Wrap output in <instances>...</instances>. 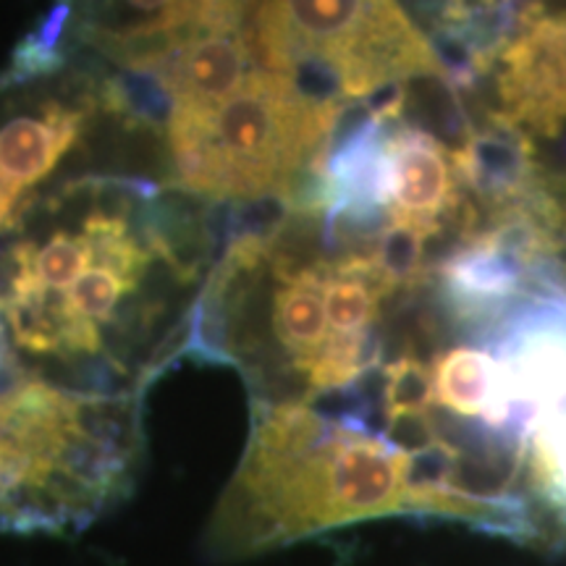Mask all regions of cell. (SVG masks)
Segmentation results:
<instances>
[{
    "instance_id": "6da1fadb",
    "label": "cell",
    "mask_w": 566,
    "mask_h": 566,
    "mask_svg": "<svg viewBox=\"0 0 566 566\" xmlns=\"http://www.w3.org/2000/svg\"><path fill=\"white\" fill-rule=\"evenodd\" d=\"M415 514L412 457L307 405H258L247 454L212 514V558L254 556L378 516Z\"/></svg>"
},
{
    "instance_id": "7a4b0ae2",
    "label": "cell",
    "mask_w": 566,
    "mask_h": 566,
    "mask_svg": "<svg viewBox=\"0 0 566 566\" xmlns=\"http://www.w3.org/2000/svg\"><path fill=\"white\" fill-rule=\"evenodd\" d=\"M346 105L304 95L273 71H252L212 108L168 116L176 179L216 200H286L315 171Z\"/></svg>"
},
{
    "instance_id": "3957f363",
    "label": "cell",
    "mask_w": 566,
    "mask_h": 566,
    "mask_svg": "<svg viewBox=\"0 0 566 566\" xmlns=\"http://www.w3.org/2000/svg\"><path fill=\"white\" fill-rule=\"evenodd\" d=\"M252 61L323 103H363L415 76L443 82L441 61L396 0H247Z\"/></svg>"
},
{
    "instance_id": "277c9868",
    "label": "cell",
    "mask_w": 566,
    "mask_h": 566,
    "mask_svg": "<svg viewBox=\"0 0 566 566\" xmlns=\"http://www.w3.org/2000/svg\"><path fill=\"white\" fill-rule=\"evenodd\" d=\"M480 338L512 405L509 438L527 449L535 424L566 409V286L527 294Z\"/></svg>"
},
{
    "instance_id": "5b68a950",
    "label": "cell",
    "mask_w": 566,
    "mask_h": 566,
    "mask_svg": "<svg viewBox=\"0 0 566 566\" xmlns=\"http://www.w3.org/2000/svg\"><path fill=\"white\" fill-rule=\"evenodd\" d=\"M454 158L459 187L488 208V218L525 208L543 187V168L525 132L491 118L483 129H470Z\"/></svg>"
},
{
    "instance_id": "8992f818",
    "label": "cell",
    "mask_w": 566,
    "mask_h": 566,
    "mask_svg": "<svg viewBox=\"0 0 566 566\" xmlns=\"http://www.w3.org/2000/svg\"><path fill=\"white\" fill-rule=\"evenodd\" d=\"M388 218L436 233L462 202L451 150L417 126H399L388 134Z\"/></svg>"
},
{
    "instance_id": "52a82bcc",
    "label": "cell",
    "mask_w": 566,
    "mask_h": 566,
    "mask_svg": "<svg viewBox=\"0 0 566 566\" xmlns=\"http://www.w3.org/2000/svg\"><path fill=\"white\" fill-rule=\"evenodd\" d=\"M82 124L84 111L48 103L38 113H24L0 126V233L13 223L27 195L74 147Z\"/></svg>"
},
{
    "instance_id": "ba28073f",
    "label": "cell",
    "mask_w": 566,
    "mask_h": 566,
    "mask_svg": "<svg viewBox=\"0 0 566 566\" xmlns=\"http://www.w3.org/2000/svg\"><path fill=\"white\" fill-rule=\"evenodd\" d=\"M252 61L242 32H205L181 42L153 71L174 108H212L242 87Z\"/></svg>"
},
{
    "instance_id": "9c48e42d",
    "label": "cell",
    "mask_w": 566,
    "mask_h": 566,
    "mask_svg": "<svg viewBox=\"0 0 566 566\" xmlns=\"http://www.w3.org/2000/svg\"><path fill=\"white\" fill-rule=\"evenodd\" d=\"M433 378L438 407L464 420H478L488 433L514 443L509 438L512 405L504 394L501 367L485 346H454L438 354L433 359Z\"/></svg>"
},
{
    "instance_id": "30bf717a",
    "label": "cell",
    "mask_w": 566,
    "mask_h": 566,
    "mask_svg": "<svg viewBox=\"0 0 566 566\" xmlns=\"http://www.w3.org/2000/svg\"><path fill=\"white\" fill-rule=\"evenodd\" d=\"M525 488L533 506H541V537L546 543V525L551 522L562 541H566V409L546 415L535 424L527 441Z\"/></svg>"
},
{
    "instance_id": "8fae6325",
    "label": "cell",
    "mask_w": 566,
    "mask_h": 566,
    "mask_svg": "<svg viewBox=\"0 0 566 566\" xmlns=\"http://www.w3.org/2000/svg\"><path fill=\"white\" fill-rule=\"evenodd\" d=\"M103 19L92 24L97 45L126 38H150L192 27L200 0H101Z\"/></svg>"
},
{
    "instance_id": "7c38bea8",
    "label": "cell",
    "mask_w": 566,
    "mask_h": 566,
    "mask_svg": "<svg viewBox=\"0 0 566 566\" xmlns=\"http://www.w3.org/2000/svg\"><path fill=\"white\" fill-rule=\"evenodd\" d=\"M436 378L433 365H428L417 354H399L394 363L380 370V412L384 430L388 424L415 417L436 415Z\"/></svg>"
},
{
    "instance_id": "4fadbf2b",
    "label": "cell",
    "mask_w": 566,
    "mask_h": 566,
    "mask_svg": "<svg viewBox=\"0 0 566 566\" xmlns=\"http://www.w3.org/2000/svg\"><path fill=\"white\" fill-rule=\"evenodd\" d=\"M21 380H24V375L19 373L17 363H13V357L9 354V349H6L3 328H0V394L11 391V388H17Z\"/></svg>"
}]
</instances>
